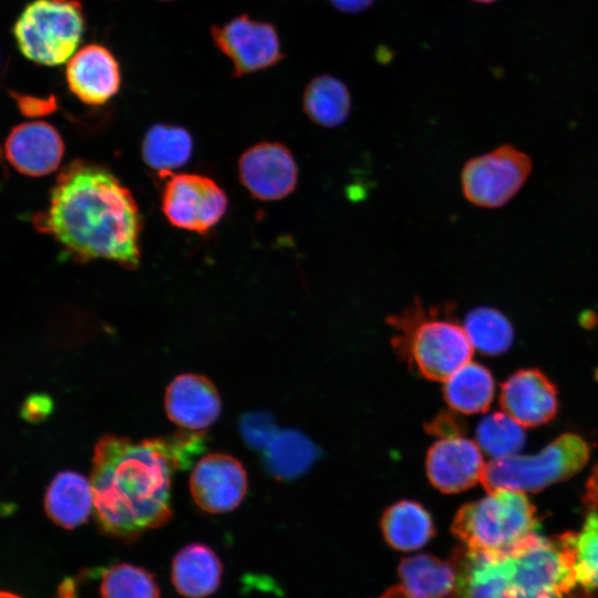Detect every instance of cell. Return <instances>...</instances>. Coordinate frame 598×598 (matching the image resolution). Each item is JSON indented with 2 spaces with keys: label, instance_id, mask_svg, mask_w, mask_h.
I'll list each match as a JSON object with an SVG mask.
<instances>
[{
  "label": "cell",
  "instance_id": "6da1fadb",
  "mask_svg": "<svg viewBox=\"0 0 598 598\" xmlns=\"http://www.w3.org/2000/svg\"><path fill=\"white\" fill-rule=\"evenodd\" d=\"M205 433L176 434L134 442L104 435L94 446L91 485L94 514L109 536L134 540L166 525L173 515L172 475L187 468L204 448Z\"/></svg>",
  "mask_w": 598,
  "mask_h": 598
},
{
  "label": "cell",
  "instance_id": "7a4b0ae2",
  "mask_svg": "<svg viewBox=\"0 0 598 598\" xmlns=\"http://www.w3.org/2000/svg\"><path fill=\"white\" fill-rule=\"evenodd\" d=\"M75 259L140 261L141 214L131 192L101 165L73 161L51 189L47 210L33 218Z\"/></svg>",
  "mask_w": 598,
  "mask_h": 598
},
{
  "label": "cell",
  "instance_id": "3957f363",
  "mask_svg": "<svg viewBox=\"0 0 598 598\" xmlns=\"http://www.w3.org/2000/svg\"><path fill=\"white\" fill-rule=\"evenodd\" d=\"M448 560L456 574L452 598H573L579 587L571 533L556 538L535 533L498 554L461 546Z\"/></svg>",
  "mask_w": 598,
  "mask_h": 598
},
{
  "label": "cell",
  "instance_id": "277c9868",
  "mask_svg": "<svg viewBox=\"0 0 598 598\" xmlns=\"http://www.w3.org/2000/svg\"><path fill=\"white\" fill-rule=\"evenodd\" d=\"M386 322L395 331V351L429 380L445 381L471 361L473 347L447 306L426 307L415 299Z\"/></svg>",
  "mask_w": 598,
  "mask_h": 598
},
{
  "label": "cell",
  "instance_id": "5b68a950",
  "mask_svg": "<svg viewBox=\"0 0 598 598\" xmlns=\"http://www.w3.org/2000/svg\"><path fill=\"white\" fill-rule=\"evenodd\" d=\"M538 526L536 509L525 493L497 489L462 506L451 529L465 548L498 554L537 533Z\"/></svg>",
  "mask_w": 598,
  "mask_h": 598
},
{
  "label": "cell",
  "instance_id": "8992f818",
  "mask_svg": "<svg viewBox=\"0 0 598 598\" xmlns=\"http://www.w3.org/2000/svg\"><path fill=\"white\" fill-rule=\"evenodd\" d=\"M86 28L79 0H32L13 24V38L30 61L54 66L66 63L79 50Z\"/></svg>",
  "mask_w": 598,
  "mask_h": 598
},
{
  "label": "cell",
  "instance_id": "52a82bcc",
  "mask_svg": "<svg viewBox=\"0 0 598 598\" xmlns=\"http://www.w3.org/2000/svg\"><path fill=\"white\" fill-rule=\"evenodd\" d=\"M589 457L588 444L576 434H563L534 455H509L485 464L481 483L487 492H538L579 472Z\"/></svg>",
  "mask_w": 598,
  "mask_h": 598
},
{
  "label": "cell",
  "instance_id": "ba28073f",
  "mask_svg": "<svg viewBox=\"0 0 598 598\" xmlns=\"http://www.w3.org/2000/svg\"><path fill=\"white\" fill-rule=\"evenodd\" d=\"M527 154L505 144L468 159L461 171V189L467 202L483 208L507 204L532 172Z\"/></svg>",
  "mask_w": 598,
  "mask_h": 598
},
{
  "label": "cell",
  "instance_id": "9c48e42d",
  "mask_svg": "<svg viewBox=\"0 0 598 598\" xmlns=\"http://www.w3.org/2000/svg\"><path fill=\"white\" fill-rule=\"evenodd\" d=\"M162 209L173 226L203 234L225 215L227 196L207 176L190 173L174 174L165 184Z\"/></svg>",
  "mask_w": 598,
  "mask_h": 598
},
{
  "label": "cell",
  "instance_id": "30bf717a",
  "mask_svg": "<svg viewBox=\"0 0 598 598\" xmlns=\"http://www.w3.org/2000/svg\"><path fill=\"white\" fill-rule=\"evenodd\" d=\"M210 35L217 49L231 62L236 76L269 69L283 56L275 25L247 14L214 25Z\"/></svg>",
  "mask_w": 598,
  "mask_h": 598
},
{
  "label": "cell",
  "instance_id": "8fae6325",
  "mask_svg": "<svg viewBox=\"0 0 598 598\" xmlns=\"http://www.w3.org/2000/svg\"><path fill=\"white\" fill-rule=\"evenodd\" d=\"M239 178L246 189L265 202L279 200L298 184V166L288 147L277 142H261L239 158Z\"/></svg>",
  "mask_w": 598,
  "mask_h": 598
},
{
  "label": "cell",
  "instance_id": "7c38bea8",
  "mask_svg": "<svg viewBox=\"0 0 598 598\" xmlns=\"http://www.w3.org/2000/svg\"><path fill=\"white\" fill-rule=\"evenodd\" d=\"M189 489L196 505L204 512L221 514L235 509L247 492V474L231 455L210 453L194 466Z\"/></svg>",
  "mask_w": 598,
  "mask_h": 598
},
{
  "label": "cell",
  "instance_id": "4fadbf2b",
  "mask_svg": "<svg viewBox=\"0 0 598 598\" xmlns=\"http://www.w3.org/2000/svg\"><path fill=\"white\" fill-rule=\"evenodd\" d=\"M69 90L84 104L99 106L111 100L121 87V68L106 47L91 43L80 48L66 62Z\"/></svg>",
  "mask_w": 598,
  "mask_h": 598
},
{
  "label": "cell",
  "instance_id": "5bb4252c",
  "mask_svg": "<svg viewBox=\"0 0 598 598\" xmlns=\"http://www.w3.org/2000/svg\"><path fill=\"white\" fill-rule=\"evenodd\" d=\"M485 467L478 445L462 436L442 437L429 450L426 473L443 493H458L481 482Z\"/></svg>",
  "mask_w": 598,
  "mask_h": 598
},
{
  "label": "cell",
  "instance_id": "9a60e30c",
  "mask_svg": "<svg viewBox=\"0 0 598 598\" xmlns=\"http://www.w3.org/2000/svg\"><path fill=\"white\" fill-rule=\"evenodd\" d=\"M4 153L19 173L40 177L54 172L63 157L64 143L58 130L43 121L18 124L9 133Z\"/></svg>",
  "mask_w": 598,
  "mask_h": 598
},
{
  "label": "cell",
  "instance_id": "2e32d148",
  "mask_svg": "<svg viewBox=\"0 0 598 598\" xmlns=\"http://www.w3.org/2000/svg\"><path fill=\"white\" fill-rule=\"evenodd\" d=\"M503 411L522 426L548 423L558 410L557 391L537 369H524L512 374L501 388Z\"/></svg>",
  "mask_w": 598,
  "mask_h": 598
},
{
  "label": "cell",
  "instance_id": "e0dca14e",
  "mask_svg": "<svg viewBox=\"0 0 598 598\" xmlns=\"http://www.w3.org/2000/svg\"><path fill=\"white\" fill-rule=\"evenodd\" d=\"M165 411L168 419L188 431H203L220 415L221 401L214 383L205 375L184 373L167 386Z\"/></svg>",
  "mask_w": 598,
  "mask_h": 598
},
{
  "label": "cell",
  "instance_id": "ac0fdd59",
  "mask_svg": "<svg viewBox=\"0 0 598 598\" xmlns=\"http://www.w3.org/2000/svg\"><path fill=\"white\" fill-rule=\"evenodd\" d=\"M44 511L56 525L73 529L87 520L94 509L90 480L74 471H61L44 494Z\"/></svg>",
  "mask_w": 598,
  "mask_h": 598
},
{
  "label": "cell",
  "instance_id": "d6986e66",
  "mask_svg": "<svg viewBox=\"0 0 598 598\" xmlns=\"http://www.w3.org/2000/svg\"><path fill=\"white\" fill-rule=\"evenodd\" d=\"M223 565L216 553L204 544H189L173 558L172 582L187 598H205L214 594L221 580Z\"/></svg>",
  "mask_w": 598,
  "mask_h": 598
},
{
  "label": "cell",
  "instance_id": "ffe728a7",
  "mask_svg": "<svg viewBox=\"0 0 598 598\" xmlns=\"http://www.w3.org/2000/svg\"><path fill=\"white\" fill-rule=\"evenodd\" d=\"M398 574L409 598H452L455 590L452 563L429 554L403 558Z\"/></svg>",
  "mask_w": 598,
  "mask_h": 598
},
{
  "label": "cell",
  "instance_id": "44dd1931",
  "mask_svg": "<svg viewBox=\"0 0 598 598\" xmlns=\"http://www.w3.org/2000/svg\"><path fill=\"white\" fill-rule=\"evenodd\" d=\"M380 525L385 542L402 551L423 547L435 533L430 513L421 504L406 499L388 507Z\"/></svg>",
  "mask_w": 598,
  "mask_h": 598
},
{
  "label": "cell",
  "instance_id": "7402d4cb",
  "mask_svg": "<svg viewBox=\"0 0 598 598\" xmlns=\"http://www.w3.org/2000/svg\"><path fill=\"white\" fill-rule=\"evenodd\" d=\"M351 94L347 84L331 74H319L306 85L302 109L317 125L334 128L342 125L351 112Z\"/></svg>",
  "mask_w": 598,
  "mask_h": 598
},
{
  "label": "cell",
  "instance_id": "603a6c76",
  "mask_svg": "<svg viewBox=\"0 0 598 598\" xmlns=\"http://www.w3.org/2000/svg\"><path fill=\"white\" fill-rule=\"evenodd\" d=\"M494 391L489 370L470 361L445 380L444 399L454 411L473 414L488 409Z\"/></svg>",
  "mask_w": 598,
  "mask_h": 598
},
{
  "label": "cell",
  "instance_id": "cb8c5ba5",
  "mask_svg": "<svg viewBox=\"0 0 598 598\" xmlns=\"http://www.w3.org/2000/svg\"><path fill=\"white\" fill-rule=\"evenodd\" d=\"M193 140L181 126L155 124L144 136L142 154L144 162L161 175L171 174L190 158Z\"/></svg>",
  "mask_w": 598,
  "mask_h": 598
},
{
  "label": "cell",
  "instance_id": "d4e9b609",
  "mask_svg": "<svg viewBox=\"0 0 598 598\" xmlns=\"http://www.w3.org/2000/svg\"><path fill=\"white\" fill-rule=\"evenodd\" d=\"M313 443L302 433L286 429L278 431L264 450V463L271 475L291 480L303 474L317 456Z\"/></svg>",
  "mask_w": 598,
  "mask_h": 598
},
{
  "label": "cell",
  "instance_id": "484cf974",
  "mask_svg": "<svg viewBox=\"0 0 598 598\" xmlns=\"http://www.w3.org/2000/svg\"><path fill=\"white\" fill-rule=\"evenodd\" d=\"M463 327L472 347L484 354H502L513 343L512 323L492 307H478L468 311Z\"/></svg>",
  "mask_w": 598,
  "mask_h": 598
},
{
  "label": "cell",
  "instance_id": "4316f807",
  "mask_svg": "<svg viewBox=\"0 0 598 598\" xmlns=\"http://www.w3.org/2000/svg\"><path fill=\"white\" fill-rule=\"evenodd\" d=\"M481 450L493 458L517 454L525 445L523 426L505 412H495L482 419L476 427Z\"/></svg>",
  "mask_w": 598,
  "mask_h": 598
},
{
  "label": "cell",
  "instance_id": "83f0119b",
  "mask_svg": "<svg viewBox=\"0 0 598 598\" xmlns=\"http://www.w3.org/2000/svg\"><path fill=\"white\" fill-rule=\"evenodd\" d=\"M100 594L101 598H159V588L150 571L123 563L104 571Z\"/></svg>",
  "mask_w": 598,
  "mask_h": 598
},
{
  "label": "cell",
  "instance_id": "f1b7e54d",
  "mask_svg": "<svg viewBox=\"0 0 598 598\" xmlns=\"http://www.w3.org/2000/svg\"><path fill=\"white\" fill-rule=\"evenodd\" d=\"M574 568L579 588L598 590V514L591 512L580 533H571Z\"/></svg>",
  "mask_w": 598,
  "mask_h": 598
},
{
  "label": "cell",
  "instance_id": "f546056e",
  "mask_svg": "<svg viewBox=\"0 0 598 598\" xmlns=\"http://www.w3.org/2000/svg\"><path fill=\"white\" fill-rule=\"evenodd\" d=\"M238 427L245 443L254 450H265L278 432L274 417L265 411L245 413Z\"/></svg>",
  "mask_w": 598,
  "mask_h": 598
},
{
  "label": "cell",
  "instance_id": "4dcf8cb0",
  "mask_svg": "<svg viewBox=\"0 0 598 598\" xmlns=\"http://www.w3.org/2000/svg\"><path fill=\"white\" fill-rule=\"evenodd\" d=\"M53 410L52 399L43 393L31 394L24 400L21 415L24 420L37 423L45 420Z\"/></svg>",
  "mask_w": 598,
  "mask_h": 598
},
{
  "label": "cell",
  "instance_id": "1f68e13d",
  "mask_svg": "<svg viewBox=\"0 0 598 598\" xmlns=\"http://www.w3.org/2000/svg\"><path fill=\"white\" fill-rule=\"evenodd\" d=\"M429 432L442 437L462 435L463 427L458 420L450 413H442L434 417L429 424Z\"/></svg>",
  "mask_w": 598,
  "mask_h": 598
},
{
  "label": "cell",
  "instance_id": "d6a6232c",
  "mask_svg": "<svg viewBox=\"0 0 598 598\" xmlns=\"http://www.w3.org/2000/svg\"><path fill=\"white\" fill-rule=\"evenodd\" d=\"M19 105L22 111L31 110L32 113L43 114L52 112L56 104L53 97L50 99H35V97H22L19 100Z\"/></svg>",
  "mask_w": 598,
  "mask_h": 598
},
{
  "label": "cell",
  "instance_id": "836d02e7",
  "mask_svg": "<svg viewBox=\"0 0 598 598\" xmlns=\"http://www.w3.org/2000/svg\"><path fill=\"white\" fill-rule=\"evenodd\" d=\"M331 6L344 13H360L372 6L375 0H328Z\"/></svg>",
  "mask_w": 598,
  "mask_h": 598
},
{
  "label": "cell",
  "instance_id": "e575fe53",
  "mask_svg": "<svg viewBox=\"0 0 598 598\" xmlns=\"http://www.w3.org/2000/svg\"><path fill=\"white\" fill-rule=\"evenodd\" d=\"M584 498L591 512L598 514V465L592 470L589 476Z\"/></svg>",
  "mask_w": 598,
  "mask_h": 598
},
{
  "label": "cell",
  "instance_id": "d590c367",
  "mask_svg": "<svg viewBox=\"0 0 598 598\" xmlns=\"http://www.w3.org/2000/svg\"><path fill=\"white\" fill-rule=\"evenodd\" d=\"M56 598H79L78 585L74 579L65 578L58 587Z\"/></svg>",
  "mask_w": 598,
  "mask_h": 598
},
{
  "label": "cell",
  "instance_id": "8d00e7d4",
  "mask_svg": "<svg viewBox=\"0 0 598 598\" xmlns=\"http://www.w3.org/2000/svg\"><path fill=\"white\" fill-rule=\"evenodd\" d=\"M377 598H409V596L401 585H395L388 588L381 596Z\"/></svg>",
  "mask_w": 598,
  "mask_h": 598
},
{
  "label": "cell",
  "instance_id": "74e56055",
  "mask_svg": "<svg viewBox=\"0 0 598 598\" xmlns=\"http://www.w3.org/2000/svg\"><path fill=\"white\" fill-rule=\"evenodd\" d=\"M0 598H22V597L7 590H0Z\"/></svg>",
  "mask_w": 598,
  "mask_h": 598
},
{
  "label": "cell",
  "instance_id": "f35d334b",
  "mask_svg": "<svg viewBox=\"0 0 598 598\" xmlns=\"http://www.w3.org/2000/svg\"><path fill=\"white\" fill-rule=\"evenodd\" d=\"M471 1L478 2V3H493L497 0H471Z\"/></svg>",
  "mask_w": 598,
  "mask_h": 598
},
{
  "label": "cell",
  "instance_id": "ab89813d",
  "mask_svg": "<svg viewBox=\"0 0 598 598\" xmlns=\"http://www.w3.org/2000/svg\"><path fill=\"white\" fill-rule=\"evenodd\" d=\"M161 1H171V0H161Z\"/></svg>",
  "mask_w": 598,
  "mask_h": 598
}]
</instances>
